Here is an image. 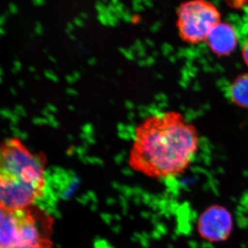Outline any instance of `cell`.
<instances>
[{
	"mask_svg": "<svg viewBox=\"0 0 248 248\" xmlns=\"http://www.w3.org/2000/svg\"><path fill=\"white\" fill-rule=\"evenodd\" d=\"M199 145L198 131L180 112L153 114L135 130L129 164L153 179L177 177L192 164Z\"/></svg>",
	"mask_w": 248,
	"mask_h": 248,
	"instance_id": "cell-1",
	"label": "cell"
},
{
	"mask_svg": "<svg viewBox=\"0 0 248 248\" xmlns=\"http://www.w3.org/2000/svg\"><path fill=\"white\" fill-rule=\"evenodd\" d=\"M53 222L35 205L13 211L1 209L0 248H53Z\"/></svg>",
	"mask_w": 248,
	"mask_h": 248,
	"instance_id": "cell-2",
	"label": "cell"
},
{
	"mask_svg": "<svg viewBox=\"0 0 248 248\" xmlns=\"http://www.w3.org/2000/svg\"><path fill=\"white\" fill-rule=\"evenodd\" d=\"M45 155L34 153L19 139H6L1 143L0 179L45 192Z\"/></svg>",
	"mask_w": 248,
	"mask_h": 248,
	"instance_id": "cell-3",
	"label": "cell"
},
{
	"mask_svg": "<svg viewBox=\"0 0 248 248\" xmlns=\"http://www.w3.org/2000/svg\"><path fill=\"white\" fill-rule=\"evenodd\" d=\"M177 16L179 35L191 45L205 42L210 32L221 22L219 11L207 0L186 1L179 7Z\"/></svg>",
	"mask_w": 248,
	"mask_h": 248,
	"instance_id": "cell-4",
	"label": "cell"
},
{
	"mask_svg": "<svg viewBox=\"0 0 248 248\" xmlns=\"http://www.w3.org/2000/svg\"><path fill=\"white\" fill-rule=\"evenodd\" d=\"M197 228L200 236L210 242L225 241L232 229L231 214L221 205H212L201 215Z\"/></svg>",
	"mask_w": 248,
	"mask_h": 248,
	"instance_id": "cell-5",
	"label": "cell"
},
{
	"mask_svg": "<svg viewBox=\"0 0 248 248\" xmlns=\"http://www.w3.org/2000/svg\"><path fill=\"white\" fill-rule=\"evenodd\" d=\"M237 31L228 22H220L214 28L205 42L209 48L219 57L230 55L238 45Z\"/></svg>",
	"mask_w": 248,
	"mask_h": 248,
	"instance_id": "cell-6",
	"label": "cell"
},
{
	"mask_svg": "<svg viewBox=\"0 0 248 248\" xmlns=\"http://www.w3.org/2000/svg\"><path fill=\"white\" fill-rule=\"evenodd\" d=\"M232 102L241 107L248 108V73L239 77L229 89Z\"/></svg>",
	"mask_w": 248,
	"mask_h": 248,
	"instance_id": "cell-7",
	"label": "cell"
},
{
	"mask_svg": "<svg viewBox=\"0 0 248 248\" xmlns=\"http://www.w3.org/2000/svg\"><path fill=\"white\" fill-rule=\"evenodd\" d=\"M242 55L245 63L248 66V37L245 40L243 45Z\"/></svg>",
	"mask_w": 248,
	"mask_h": 248,
	"instance_id": "cell-8",
	"label": "cell"
},
{
	"mask_svg": "<svg viewBox=\"0 0 248 248\" xmlns=\"http://www.w3.org/2000/svg\"><path fill=\"white\" fill-rule=\"evenodd\" d=\"M95 7L99 14H104L107 12V6H106L104 3L101 2V1H99L96 4Z\"/></svg>",
	"mask_w": 248,
	"mask_h": 248,
	"instance_id": "cell-9",
	"label": "cell"
},
{
	"mask_svg": "<svg viewBox=\"0 0 248 248\" xmlns=\"http://www.w3.org/2000/svg\"><path fill=\"white\" fill-rule=\"evenodd\" d=\"M18 9L17 6L15 4H11L9 6V11L11 14H16L17 12Z\"/></svg>",
	"mask_w": 248,
	"mask_h": 248,
	"instance_id": "cell-10",
	"label": "cell"
},
{
	"mask_svg": "<svg viewBox=\"0 0 248 248\" xmlns=\"http://www.w3.org/2000/svg\"><path fill=\"white\" fill-rule=\"evenodd\" d=\"M32 1L35 6H42L45 3V0H32Z\"/></svg>",
	"mask_w": 248,
	"mask_h": 248,
	"instance_id": "cell-11",
	"label": "cell"
},
{
	"mask_svg": "<svg viewBox=\"0 0 248 248\" xmlns=\"http://www.w3.org/2000/svg\"><path fill=\"white\" fill-rule=\"evenodd\" d=\"M130 17H131V16H130V14H129L128 12H127V11H125V12L124 13L123 16H122V17H123L124 20L126 21L127 22V21H128L129 19H130Z\"/></svg>",
	"mask_w": 248,
	"mask_h": 248,
	"instance_id": "cell-12",
	"label": "cell"
},
{
	"mask_svg": "<svg viewBox=\"0 0 248 248\" xmlns=\"http://www.w3.org/2000/svg\"><path fill=\"white\" fill-rule=\"evenodd\" d=\"M111 4L114 5V6H116V5L118 4L119 0H110Z\"/></svg>",
	"mask_w": 248,
	"mask_h": 248,
	"instance_id": "cell-13",
	"label": "cell"
}]
</instances>
